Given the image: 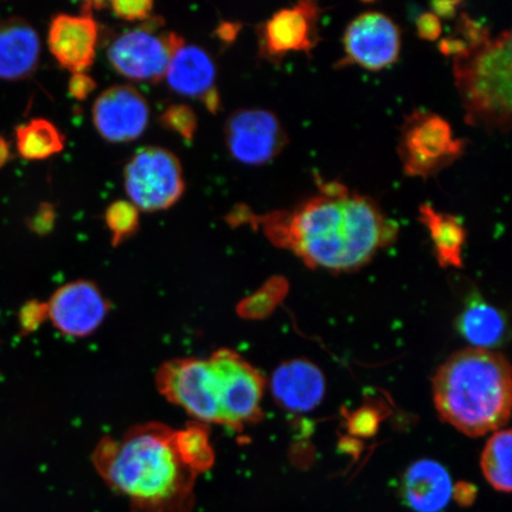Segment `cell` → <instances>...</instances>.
I'll use <instances>...</instances> for the list:
<instances>
[{"instance_id": "obj_33", "label": "cell", "mask_w": 512, "mask_h": 512, "mask_svg": "<svg viewBox=\"0 0 512 512\" xmlns=\"http://www.w3.org/2000/svg\"><path fill=\"white\" fill-rule=\"evenodd\" d=\"M463 5V2H433L432 12L435 16L439 17L441 21L443 19H454L457 18L459 8Z\"/></svg>"}, {"instance_id": "obj_20", "label": "cell", "mask_w": 512, "mask_h": 512, "mask_svg": "<svg viewBox=\"0 0 512 512\" xmlns=\"http://www.w3.org/2000/svg\"><path fill=\"white\" fill-rule=\"evenodd\" d=\"M418 220L430 232L439 264L444 267L462 266L466 229L458 217L424 203L419 207Z\"/></svg>"}, {"instance_id": "obj_22", "label": "cell", "mask_w": 512, "mask_h": 512, "mask_svg": "<svg viewBox=\"0 0 512 512\" xmlns=\"http://www.w3.org/2000/svg\"><path fill=\"white\" fill-rule=\"evenodd\" d=\"M460 330L475 347L489 349L502 341L505 324L501 313L488 304H475L464 312Z\"/></svg>"}, {"instance_id": "obj_28", "label": "cell", "mask_w": 512, "mask_h": 512, "mask_svg": "<svg viewBox=\"0 0 512 512\" xmlns=\"http://www.w3.org/2000/svg\"><path fill=\"white\" fill-rule=\"evenodd\" d=\"M153 4L150 0H136V2H111L110 6L115 17L126 22H145L150 18L153 10Z\"/></svg>"}, {"instance_id": "obj_1", "label": "cell", "mask_w": 512, "mask_h": 512, "mask_svg": "<svg viewBox=\"0 0 512 512\" xmlns=\"http://www.w3.org/2000/svg\"><path fill=\"white\" fill-rule=\"evenodd\" d=\"M316 185L315 195L290 209L256 215L238 206L227 223L261 229L275 247L292 252L306 266L330 272L360 270L398 239L399 223L374 198L338 181L317 178Z\"/></svg>"}, {"instance_id": "obj_12", "label": "cell", "mask_w": 512, "mask_h": 512, "mask_svg": "<svg viewBox=\"0 0 512 512\" xmlns=\"http://www.w3.org/2000/svg\"><path fill=\"white\" fill-rule=\"evenodd\" d=\"M322 14V6L313 0H303L275 11L258 29L262 59L280 63L291 53L311 57L320 41L319 21Z\"/></svg>"}, {"instance_id": "obj_2", "label": "cell", "mask_w": 512, "mask_h": 512, "mask_svg": "<svg viewBox=\"0 0 512 512\" xmlns=\"http://www.w3.org/2000/svg\"><path fill=\"white\" fill-rule=\"evenodd\" d=\"M96 471L110 488L130 499L131 512H191L198 475L182 462L175 430L149 422L120 439L105 437L95 448Z\"/></svg>"}, {"instance_id": "obj_29", "label": "cell", "mask_w": 512, "mask_h": 512, "mask_svg": "<svg viewBox=\"0 0 512 512\" xmlns=\"http://www.w3.org/2000/svg\"><path fill=\"white\" fill-rule=\"evenodd\" d=\"M57 219V211L54 204L42 202L35 213L25 220L30 232L38 236H47L53 232Z\"/></svg>"}, {"instance_id": "obj_17", "label": "cell", "mask_w": 512, "mask_h": 512, "mask_svg": "<svg viewBox=\"0 0 512 512\" xmlns=\"http://www.w3.org/2000/svg\"><path fill=\"white\" fill-rule=\"evenodd\" d=\"M325 382L322 371L311 362L291 361L273 375L272 392L281 406L292 412H306L323 399Z\"/></svg>"}, {"instance_id": "obj_26", "label": "cell", "mask_w": 512, "mask_h": 512, "mask_svg": "<svg viewBox=\"0 0 512 512\" xmlns=\"http://www.w3.org/2000/svg\"><path fill=\"white\" fill-rule=\"evenodd\" d=\"M159 123L165 130L176 133L177 136L191 143L194 140L198 127L197 115L192 107L175 104L165 108L160 115Z\"/></svg>"}, {"instance_id": "obj_4", "label": "cell", "mask_w": 512, "mask_h": 512, "mask_svg": "<svg viewBox=\"0 0 512 512\" xmlns=\"http://www.w3.org/2000/svg\"><path fill=\"white\" fill-rule=\"evenodd\" d=\"M512 37L491 31L453 61V78L466 123L488 132L508 133L512 123Z\"/></svg>"}, {"instance_id": "obj_19", "label": "cell", "mask_w": 512, "mask_h": 512, "mask_svg": "<svg viewBox=\"0 0 512 512\" xmlns=\"http://www.w3.org/2000/svg\"><path fill=\"white\" fill-rule=\"evenodd\" d=\"M403 495L416 512H441L450 502L452 483L444 466L432 460L413 464L403 478Z\"/></svg>"}, {"instance_id": "obj_32", "label": "cell", "mask_w": 512, "mask_h": 512, "mask_svg": "<svg viewBox=\"0 0 512 512\" xmlns=\"http://www.w3.org/2000/svg\"><path fill=\"white\" fill-rule=\"evenodd\" d=\"M453 498L460 507H471L476 502L477 489L470 483L460 482L453 489Z\"/></svg>"}, {"instance_id": "obj_18", "label": "cell", "mask_w": 512, "mask_h": 512, "mask_svg": "<svg viewBox=\"0 0 512 512\" xmlns=\"http://www.w3.org/2000/svg\"><path fill=\"white\" fill-rule=\"evenodd\" d=\"M164 80L175 93L202 99L216 88L213 57L200 47L183 44L172 56Z\"/></svg>"}, {"instance_id": "obj_11", "label": "cell", "mask_w": 512, "mask_h": 512, "mask_svg": "<svg viewBox=\"0 0 512 512\" xmlns=\"http://www.w3.org/2000/svg\"><path fill=\"white\" fill-rule=\"evenodd\" d=\"M224 142L236 162L262 166L279 157L290 139L283 123L273 112L262 108H241L227 119Z\"/></svg>"}, {"instance_id": "obj_3", "label": "cell", "mask_w": 512, "mask_h": 512, "mask_svg": "<svg viewBox=\"0 0 512 512\" xmlns=\"http://www.w3.org/2000/svg\"><path fill=\"white\" fill-rule=\"evenodd\" d=\"M433 398L440 418L467 437L502 430L511 415L510 364L490 349L459 351L435 374Z\"/></svg>"}, {"instance_id": "obj_8", "label": "cell", "mask_w": 512, "mask_h": 512, "mask_svg": "<svg viewBox=\"0 0 512 512\" xmlns=\"http://www.w3.org/2000/svg\"><path fill=\"white\" fill-rule=\"evenodd\" d=\"M156 383L165 399L181 407L198 424H220L219 384L209 360L179 358L163 364Z\"/></svg>"}, {"instance_id": "obj_36", "label": "cell", "mask_w": 512, "mask_h": 512, "mask_svg": "<svg viewBox=\"0 0 512 512\" xmlns=\"http://www.w3.org/2000/svg\"><path fill=\"white\" fill-rule=\"evenodd\" d=\"M12 159L11 144L2 134H0V170Z\"/></svg>"}, {"instance_id": "obj_14", "label": "cell", "mask_w": 512, "mask_h": 512, "mask_svg": "<svg viewBox=\"0 0 512 512\" xmlns=\"http://www.w3.org/2000/svg\"><path fill=\"white\" fill-rule=\"evenodd\" d=\"M47 317L54 328L70 337H87L99 329L107 300L92 281L76 280L56 290L48 300Z\"/></svg>"}, {"instance_id": "obj_24", "label": "cell", "mask_w": 512, "mask_h": 512, "mask_svg": "<svg viewBox=\"0 0 512 512\" xmlns=\"http://www.w3.org/2000/svg\"><path fill=\"white\" fill-rule=\"evenodd\" d=\"M175 445L182 462L196 475L207 472L215 463L207 425L192 422L183 430L175 431Z\"/></svg>"}, {"instance_id": "obj_13", "label": "cell", "mask_w": 512, "mask_h": 512, "mask_svg": "<svg viewBox=\"0 0 512 512\" xmlns=\"http://www.w3.org/2000/svg\"><path fill=\"white\" fill-rule=\"evenodd\" d=\"M95 130L107 142L130 143L149 126L150 106L137 88L113 86L102 92L92 108Z\"/></svg>"}, {"instance_id": "obj_6", "label": "cell", "mask_w": 512, "mask_h": 512, "mask_svg": "<svg viewBox=\"0 0 512 512\" xmlns=\"http://www.w3.org/2000/svg\"><path fill=\"white\" fill-rule=\"evenodd\" d=\"M163 24V18H149L115 38L107 50L115 72L139 82L164 80L172 56L185 43L176 32L163 31Z\"/></svg>"}, {"instance_id": "obj_35", "label": "cell", "mask_w": 512, "mask_h": 512, "mask_svg": "<svg viewBox=\"0 0 512 512\" xmlns=\"http://www.w3.org/2000/svg\"><path fill=\"white\" fill-rule=\"evenodd\" d=\"M203 105L207 107V110L213 114H216L220 111L221 108V98L220 93L216 88L211 89V91L204 95L201 99Z\"/></svg>"}, {"instance_id": "obj_21", "label": "cell", "mask_w": 512, "mask_h": 512, "mask_svg": "<svg viewBox=\"0 0 512 512\" xmlns=\"http://www.w3.org/2000/svg\"><path fill=\"white\" fill-rule=\"evenodd\" d=\"M15 138L19 156L27 160L48 159L62 152L66 145V138L59 128L41 118L17 126Z\"/></svg>"}, {"instance_id": "obj_10", "label": "cell", "mask_w": 512, "mask_h": 512, "mask_svg": "<svg viewBox=\"0 0 512 512\" xmlns=\"http://www.w3.org/2000/svg\"><path fill=\"white\" fill-rule=\"evenodd\" d=\"M343 57L337 68L357 66L369 72H382L398 62L402 34L392 17L370 10L356 16L343 34Z\"/></svg>"}, {"instance_id": "obj_23", "label": "cell", "mask_w": 512, "mask_h": 512, "mask_svg": "<svg viewBox=\"0 0 512 512\" xmlns=\"http://www.w3.org/2000/svg\"><path fill=\"white\" fill-rule=\"evenodd\" d=\"M511 431L499 430L492 434L483 451V475L499 492H511Z\"/></svg>"}, {"instance_id": "obj_9", "label": "cell", "mask_w": 512, "mask_h": 512, "mask_svg": "<svg viewBox=\"0 0 512 512\" xmlns=\"http://www.w3.org/2000/svg\"><path fill=\"white\" fill-rule=\"evenodd\" d=\"M208 360L219 384L221 425L241 430L261 419L265 380L260 371L228 349L217 350Z\"/></svg>"}, {"instance_id": "obj_31", "label": "cell", "mask_w": 512, "mask_h": 512, "mask_svg": "<svg viewBox=\"0 0 512 512\" xmlns=\"http://www.w3.org/2000/svg\"><path fill=\"white\" fill-rule=\"evenodd\" d=\"M96 89V81L87 73L73 74L68 83V92L72 98L85 101Z\"/></svg>"}, {"instance_id": "obj_30", "label": "cell", "mask_w": 512, "mask_h": 512, "mask_svg": "<svg viewBox=\"0 0 512 512\" xmlns=\"http://www.w3.org/2000/svg\"><path fill=\"white\" fill-rule=\"evenodd\" d=\"M416 31L421 40L438 41L443 35V22L432 11H427L416 19Z\"/></svg>"}, {"instance_id": "obj_34", "label": "cell", "mask_w": 512, "mask_h": 512, "mask_svg": "<svg viewBox=\"0 0 512 512\" xmlns=\"http://www.w3.org/2000/svg\"><path fill=\"white\" fill-rule=\"evenodd\" d=\"M240 28L238 23L223 22L220 24V27L217 28L216 34L222 42L229 44L234 42L235 38L238 37Z\"/></svg>"}, {"instance_id": "obj_15", "label": "cell", "mask_w": 512, "mask_h": 512, "mask_svg": "<svg viewBox=\"0 0 512 512\" xmlns=\"http://www.w3.org/2000/svg\"><path fill=\"white\" fill-rule=\"evenodd\" d=\"M99 27L92 15L60 14L51 19L48 47L63 69L72 74L86 73L95 61Z\"/></svg>"}, {"instance_id": "obj_7", "label": "cell", "mask_w": 512, "mask_h": 512, "mask_svg": "<svg viewBox=\"0 0 512 512\" xmlns=\"http://www.w3.org/2000/svg\"><path fill=\"white\" fill-rule=\"evenodd\" d=\"M124 185L130 202L145 213L174 207L185 191L181 162L169 150L143 147L124 169Z\"/></svg>"}, {"instance_id": "obj_5", "label": "cell", "mask_w": 512, "mask_h": 512, "mask_svg": "<svg viewBox=\"0 0 512 512\" xmlns=\"http://www.w3.org/2000/svg\"><path fill=\"white\" fill-rule=\"evenodd\" d=\"M466 145L441 115L414 110L400 127L398 155L403 174L424 181L438 176L463 157Z\"/></svg>"}, {"instance_id": "obj_16", "label": "cell", "mask_w": 512, "mask_h": 512, "mask_svg": "<svg viewBox=\"0 0 512 512\" xmlns=\"http://www.w3.org/2000/svg\"><path fill=\"white\" fill-rule=\"evenodd\" d=\"M41 56L37 31L23 18L0 22V80L21 81L30 78Z\"/></svg>"}, {"instance_id": "obj_25", "label": "cell", "mask_w": 512, "mask_h": 512, "mask_svg": "<svg viewBox=\"0 0 512 512\" xmlns=\"http://www.w3.org/2000/svg\"><path fill=\"white\" fill-rule=\"evenodd\" d=\"M105 222L111 233L112 246L117 247L138 232L139 210L130 201H115L105 211Z\"/></svg>"}, {"instance_id": "obj_27", "label": "cell", "mask_w": 512, "mask_h": 512, "mask_svg": "<svg viewBox=\"0 0 512 512\" xmlns=\"http://www.w3.org/2000/svg\"><path fill=\"white\" fill-rule=\"evenodd\" d=\"M48 320L47 304L40 300H30L19 310V336H29Z\"/></svg>"}]
</instances>
